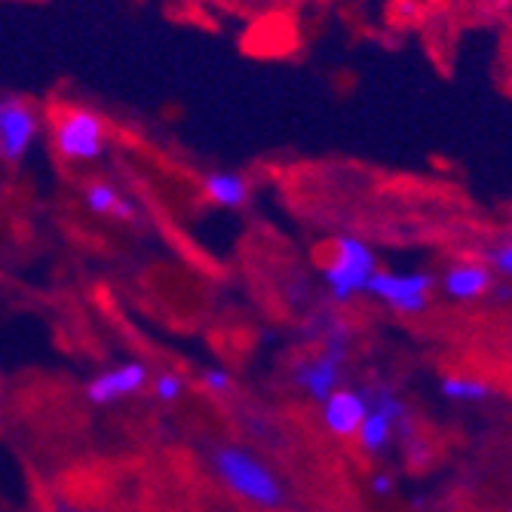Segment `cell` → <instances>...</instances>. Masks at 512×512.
<instances>
[{
    "label": "cell",
    "mask_w": 512,
    "mask_h": 512,
    "mask_svg": "<svg viewBox=\"0 0 512 512\" xmlns=\"http://www.w3.org/2000/svg\"><path fill=\"white\" fill-rule=\"evenodd\" d=\"M243 4H246L249 10H258V13H273V10H279V7H286L289 0H243Z\"/></svg>",
    "instance_id": "d6986e66"
},
{
    "label": "cell",
    "mask_w": 512,
    "mask_h": 512,
    "mask_svg": "<svg viewBox=\"0 0 512 512\" xmlns=\"http://www.w3.org/2000/svg\"><path fill=\"white\" fill-rule=\"evenodd\" d=\"M439 393L448 402H460V405H476V402H491L497 396V390L482 381V378H470V375H445L439 381Z\"/></svg>",
    "instance_id": "4fadbf2b"
},
{
    "label": "cell",
    "mask_w": 512,
    "mask_h": 512,
    "mask_svg": "<svg viewBox=\"0 0 512 512\" xmlns=\"http://www.w3.org/2000/svg\"><path fill=\"white\" fill-rule=\"evenodd\" d=\"M506 512H512V506H509V509H506Z\"/></svg>",
    "instance_id": "ffe728a7"
},
{
    "label": "cell",
    "mask_w": 512,
    "mask_h": 512,
    "mask_svg": "<svg viewBox=\"0 0 512 512\" xmlns=\"http://www.w3.org/2000/svg\"><path fill=\"white\" fill-rule=\"evenodd\" d=\"M365 393H368V414L362 417L356 439L365 454H384L393 445L396 433H411L408 408L390 387L365 390Z\"/></svg>",
    "instance_id": "52a82bcc"
},
{
    "label": "cell",
    "mask_w": 512,
    "mask_h": 512,
    "mask_svg": "<svg viewBox=\"0 0 512 512\" xmlns=\"http://www.w3.org/2000/svg\"><path fill=\"white\" fill-rule=\"evenodd\" d=\"M50 148L65 166H96L111 151V123L89 105H56L50 114Z\"/></svg>",
    "instance_id": "6da1fadb"
},
{
    "label": "cell",
    "mask_w": 512,
    "mask_h": 512,
    "mask_svg": "<svg viewBox=\"0 0 512 512\" xmlns=\"http://www.w3.org/2000/svg\"><path fill=\"white\" fill-rule=\"evenodd\" d=\"M439 289V279L427 270H411V273H396V270H375V276L368 279L365 295L381 301L393 313L402 316H421Z\"/></svg>",
    "instance_id": "5b68a950"
},
{
    "label": "cell",
    "mask_w": 512,
    "mask_h": 512,
    "mask_svg": "<svg viewBox=\"0 0 512 512\" xmlns=\"http://www.w3.org/2000/svg\"><path fill=\"white\" fill-rule=\"evenodd\" d=\"M313 335L322 347L316 353L298 359L295 384L313 402H325L341 387L347 353H350V329L341 319H313Z\"/></svg>",
    "instance_id": "3957f363"
},
{
    "label": "cell",
    "mask_w": 512,
    "mask_h": 512,
    "mask_svg": "<svg viewBox=\"0 0 512 512\" xmlns=\"http://www.w3.org/2000/svg\"><path fill=\"white\" fill-rule=\"evenodd\" d=\"M368 488H371V494H378V497H387V494H393L396 491V476L393 473H371V479H368Z\"/></svg>",
    "instance_id": "e0dca14e"
},
{
    "label": "cell",
    "mask_w": 512,
    "mask_h": 512,
    "mask_svg": "<svg viewBox=\"0 0 512 512\" xmlns=\"http://www.w3.org/2000/svg\"><path fill=\"white\" fill-rule=\"evenodd\" d=\"M43 135V111L25 96H0V163H25Z\"/></svg>",
    "instance_id": "8992f818"
},
{
    "label": "cell",
    "mask_w": 512,
    "mask_h": 512,
    "mask_svg": "<svg viewBox=\"0 0 512 512\" xmlns=\"http://www.w3.org/2000/svg\"><path fill=\"white\" fill-rule=\"evenodd\" d=\"M393 13H396L402 22H414L417 16H421V7H417V0H396Z\"/></svg>",
    "instance_id": "ac0fdd59"
},
{
    "label": "cell",
    "mask_w": 512,
    "mask_h": 512,
    "mask_svg": "<svg viewBox=\"0 0 512 512\" xmlns=\"http://www.w3.org/2000/svg\"><path fill=\"white\" fill-rule=\"evenodd\" d=\"M322 405V424L338 439H353L359 433L362 417L368 414V393L353 387H338Z\"/></svg>",
    "instance_id": "8fae6325"
},
{
    "label": "cell",
    "mask_w": 512,
    "mask_h": 512,
    "mask_svg": "<svg viewBox=\"0 0 512 512\" xmlns=\"http://www.w3.org/2000/svg\"><path fill=\"white\" fill-rule=\"evenodd\" d=\"M181 393H184V378L181 375H175V371H163V375H157L154 396L160 402H175V399H181Z\"/></svg>",
    "instance_id": "2e32d148"
},
{
    "label": "cell",
    "mask_w": 512,
    "mask_h": 512,
    "mask_svg": "<svg viewBox=\"0 0 512 512\" xmlns=\"http://www.w3.org/2000/svg\"><path fill=\"white\" fill-rule=\"evenodd\" d=\"M378 270V255L368 240L356 234H338L325 243L319 255V273L332 304H350L353 298L365 295L368 279Z\"/></svg>",
    "instance_id": "7a4b0ae2"
},
{
    "label": "cell",
    "mask_w": 512,
    "mask_h": 512,
    "mask_svg": "<svg viewBox=\"0 0 512 512\" xmlns=\"http://www.w3.org/2000/svg\"><path fill=\"white\" fill-rule=\"evenodd\" d=\"M482 261L494 270L497 279H509V283H512V237L497 240V243L485 252Z\"/></svg>",
    "instance_id": "5bb4252c"
},
{
    "label": "cell",
    "mask_w": 512,
    "mask_h": 512,
    "mask_svg": "<svg viewBox=\"0 0 512 512\" xmlns=\"http://www.w3.org/2000/svg\"><path fill=\"white\" fill-rule=\"evenodd\" d=\"M200 194L215 209H246L252 203V181L237 169H212L200 178Z\"/></svg>",
    "instance_id": "7c38bea8"
},
{
    "label": "cell",
    "mask_w": 512,
    "mask_h": 512,
    "mask_svg": "<svg viewBox=\"0 0 512 512\" xmlns=\"http://www.w3.org/2000/svg\"><path fill=\"white\" fill-rule=\"evenodd\" d=\"M497 283L494 270L482 261V258H463V261H454L445 267V273L439 276V289L445 292V298L451 301H482L491 295Z\"/></svg>",
    "instance_id": "9c48e42d"
},
{
    "label": "cell",
    "mask_w": 512,
    "mask_h": 512,
    "mask_svg": "<svg viewBox=\"0 0 512 512\" xmlns=\"http://www.w3.org/2000/svg\"><path fill=\"white\" fill-rule=\"evenodd\" d=\"M212 467L230 491L261 509H276L286 500L283 482H279L252 451L240 445H218L212 454Z\"/></svg>",
    "instance_id": "277c9868"
},
{
    "label": "cell",
    "mask_w": 512,
    "mask_h": 512,
    "mask_svg": "<svg viewBox=\"0 0 512 512\" xmlns=\"http://www.w3.org/2000/svg\"><path fill=\"white\" fill-rule=\"evenodd\" d=\"M148 365L145 362H123L114 365L102 375H96L86 384V399L92 405H114L126 396H135L138 390H145L148 384Z\"/></svg>",
    "instance_id": "30bf717a"
},
{
    "label": "cell",
    "mask_w": 512,
    "mask_h": 512,
    "mask_svg": "<svg viewBox=\"0 0 512 512\" xmlns=\"http://www.w3.org/2000/svg\"><path fill=\"white\" fill-rule=\"evenodd\" d=\"M80 200L89 215L111 218L117 224H142V206L108 178H89L80 188Z\"/></svg>",
    "instance_id": "ba28073f"
},
{
    "label": "cell",
    "mask_w": 512,
    "mask_h": 512,
    "mask_svg": "<svg viewBox=\"0 0 512 512\" xmlns=\"http://www.w3.org/2000/svg\"><path fill=\"white\" fill-rule=\"evenodd\" d=\"M203 387H206V393H212V396H227L230 390H234V378H230V371H227V368L209 365V368H203Z\"/></svg>",
    "instance_id": "9a60e30c"
}]
</instances>
